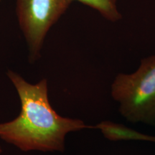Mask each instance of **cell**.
Listing matches in <instances>:
<instances>
[{
    "mask_svg": "<svg viewBox=\"0 0 155 155\" xmlns=\"http://www.w3.org/2000/svg\"><path fill=\"white\" fill-rule=\"evenodd\" d=\"M7 75L18 93L21 112L12 121L0 124L2 140L23 152H63L68 133L88 127L81 120L56 113L48 100L46 79L32 85L13 71Z\"/></svg>",
    "mask_w": 155,
    "mask_h": 155,
    "instance_id": "cell-1",
    "label": "cell"
},
{
    "mask_svg": "<svg viewBox=\"0 0 155 155\" xmlns=\"http://www.w3.org/2000/svg\"><path fill=\"white\" fill-rule=\"evenodd\" d=\"M99 12L101 16L111 22L121 19L117 7L118 0H76Z\"/></svg>",
    "mask_w": 155,
    "mask_h": 155,
    "instance_id": "cell-4",
    "label": "cell"
},
{
    "mask_svg": "<svg viewBox=\"0 0 155 155\" xmlns=\"http://www.w3.org/2000/svg\"><path fill=\"white\" fill-rule=\"evenodd\" d=\"M146 140L147 141H154V142H155V137H149V136H147V137H146Z\"/></svg>",
    "mask_w": 155,
    "mask_h": 155,
    "instance_id": "cell-5",
    "label": "cell"
},
{
    "mask_svg": "<svg viewBox=\"0 0 155 155\" xmlns=\"http://www.w3.org/2000/svg\"><path fill=\"white\" fill-rule=\"evenodd\" d=\"M111 96L128 121L155 126V55L141 60L134 73L118 75Z\"/></svg>",
    "mask_w": 155,
    "mask_h": 155,
    "instance_id": "cell-2",
    "label": "cell"
},
{
    "mask_svg": "<svg viewBox=\"0 0 155 155\" xmlns=\"http://www.w3.org/2000/svg\"><path fill=\"white\" fill-rule=\"evenodd\" d=\"M73 0H17V15L32 59L39 55L45 38Z\"/></svg>",
    "mask_w": 155,
    "mask_h": 155,
    "instance_id": "cell-3",
    "label": "cell"
}]
</instances>
